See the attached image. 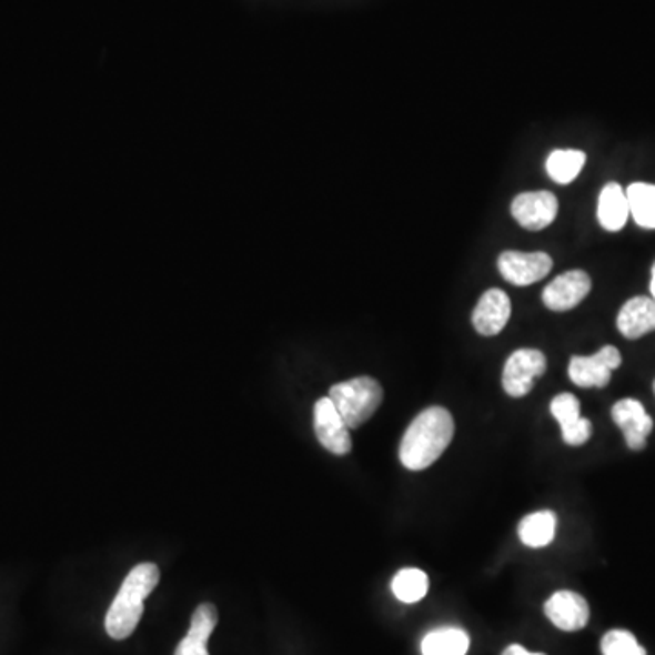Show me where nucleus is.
<instances>
[{
  "instance_id": "1",
  "label": "nucleus",
  "mask_w": 655,
  "mask_h": 655,
  "mask_svg": "<svg viewBox=\"0 0 655 655\" xmlns=\"http://www.w3.org/2000/svg\"><path fill=\"white\" fill-rule=\"evenodd\" d=\"M455 434L454 417L443 406H430L412 421L399 446L404 468L421 472L446 452Z\"/></svg>"
},
{
  "instance_id": "2",
  "label": "nucleus",
  "mask_w": 655,
  "mask_h": 655,
  "mask_svg": "<svg viewBox=\"0 0 655 655\" xmlns=\"http://www.w3.org/2000/svg\"><path fill=\"white\" fill-rule=\"evenodd\" d=\"M161 572L153 563H142L131 570L107 614V632L111 639L122 641L135 632L144 614V599L159 585Z\"/></svg>"
},
{
  "instance_id": "3",
  "label": "nucleus",
  "mask_w": 655,
  "mask_h": 655,
  "mask_svg": "<svg viewBox=\"0 0 655 655\" xmlns=\"http://www.w3.org/2000/svg\"><path fill=\"white\" fill-rule=\"evenodd\" d=\"M333 406L350 430L359 429L377 412L383 403V386L373 377H355L330 389Z\"/></svg>"
},
{
  "instance_id": "4",
  "label": "nucleus",
  "mask_w": 655,
  "mask_h": 655,
  "mask_svg": "<svg viewBox=\"0 0 655 655\" xmlns=\"http://www.w3.org/2000/svg\"><path fill=\"white\" fill-rule=\"evenodd\" d=\"M545 353L534 349L515 350L504 364L503 389L510 397H524L534 389L535 379L545 375Z\"/></svg>"
},
{
  "instance_id": "5",
  "label": "nucleus",
  "mask_w": 655,
  "mask_h": 655,
  "mask_svg": "<svg viewBox=\"0 0 655 655\" xmlns=\"http://www.w3.org/2000/svg\"><path fill=\"white\" fill-rule=\"evenodd\" d=\"M621 361L619 350L605 346L588 357L574 355L570 359L568 375L572 383L581 389H605L611 383L612 372L619 369Z\"/></svg>"
},
{
  "instance_id": "6",
  "label": "nucleus",
  "mask_w": 655,
  "mask_h": 655,
  "mask_svg": "<svg viewBox=\"0 0 655 655\" xmlns=\"http://www.w3.org/2000/svg\"><path fill=\"white\" fill-rule=\"evenodd\" d=\"M313 429L319 443L333 455H346L352 450L350 429L333 406L332 399H319L313 409Z\"/></svg>"
},
{
  "instance_id": "7",
  "label": "nucleus",
  "mask_w": 655,
  "mask_h": 655,
  "mask_svg": "<svg viewBox=\"0 0 655 655\" xmlns=\"http://www.w3.org/2000/svg\"><path fill=\"white\" fill-rule=\"evenodd\" d=\"M497 266L504 281L515 286H530L548 275L554 261L545 252H503Z\"/></svg>"
},
{
  "instance_id": "8",
  "label": "nucleus",
  "mask_w": 655,
  "mask_h": 655,
  "mask_svg": "<svg viewBox=\"0 0 655 655\" xmlns=\"http://www.w3.org/2000/svg\"><path fill=\"white\" fill-rule=\"evenodd\" d=\"M560 202L552 192H524L512 202V215L530 232H541L557 218Z\"/></svg>"
},
{
  "instance_id": "9",
  "label": "nucleus",
  "mask_w": 655,
  "mask_h": 655,
  "mask_svg": "<svg viewBox=\"0 0 655 655\" xmlns=\"http://www.w3.org/2000/svg\"><path fill=\"white\" fill-rule=\"evenodd\" d=\"M592 290L588 273L583 270L561 273L543 292V303L552 312H568L585 301Z\"/></svg>"
},
{
  "instance_id": "10",
  "label": "nucleus",
  "mask_w": 655,
  "mask_h": 655,
  "mask_svg": "<svg viewBox=\"0 0 655 655\" xmlns=\"http://www.w3.org/2000/svg\"><path fill=\"white\" fill-rule=\"evenodd\" d=\"M545 614L560 631L577 632L588 625L590 606L583 595L561 590L546 601Z\"/></svg>"
},
{
  "instance_id": "11",
  "label": "nucleus",
  "mask_w": 655,
  "mask_h": 655,
  "mask_svg": "<svg viewBox=\"0 0 655 655\" xmlns=\"http://www.w3.org/2000/svg\"><path fill=\"white\" fill-rule=\"evenodd\" d=\"M550 412L557 419L563 441L568 446H583L592 437V423L588 419L581 417L580 399L572 393H560L550 403Z\"/></svg>"
},
{
  "instance_id": "12",
  "label": "nucleus",
  "mask_w": 655,
  "mask_h": 655,
  "mask_svg": "<svg viewBox=\"0 0 655 655\" xmlns=\"http://www.w3.org/2000/svg\"><path fill=\"white\" fill-rule=\"evenodd\" d=\"M512 315V303L510 298L500 288H492L484 292L480 303L472 313V323L475 330L484 337H494L503 332Z\"/></svg>"
},
{
  "instance_id": "13",
  "label": "nucleus",
  "mask_w": 655,
  "mask_h": 655,
  "mask_svg": "<svg viewBox=\"0 0 655 655\" xmlns=\"http://www.w3.org/2000/svg\"><path fill=\"white\" fill-rule=\"evenodd\" d=\"M612 417L615 424L623 430L625 441L632 450H643L646 446V437L654 429V421L646 414L645 406L635 399H623L614 404Z\"/></svg>"
},
{
  "instance_id": "14",
  "label": "nucleus",
  "mask_w": 655,
  "mask_h": 655,
  "mask_svg": "<svg viewBox=\"0 0 655 655\" xmlns=\"http://www.w3.org/2000/svg\"><path fill=\"white\" fill-rule=\"evenodd\" d=\"M218 621V608L212 603H202L196 606L192 615L190 632L177 646L175 655H210L208 654V639L215 631Z\"/></svg>"
},
{
  "instance_id": "15",
  "label": "nucleus",
  "mask_w": 655,
  "mask_h": 655,
  "mask_svg": "<svg viewBox=\"0 0 655 655\" xmlns=\"http://www.w3.org/2000/svg\"><path fill=\"white\" fill-rule=\"evenodd\" d=\"M617 328L626 339H639L655 330V301L634 298L626 301L617 315Z\"/></svg>"
},
{
  "instance_id": "16",
  "label": "nucleus",
  "mask_w": 655,
  "mask_h": 655,
  "mask_svg": "<svg viewBox=\"0 0 655 655\" xmlns=\"http://www.w3.org/2000/svg\"><path fill=\"white\" fill-rule=\"evenodd\" d=\"M631 218V206L626 192L617 182H608L601 190L599 202H597V219L606 232H619Z\"/></svg>"
},
{
  "instance_id": "17",
  "label": "nucleus",
  "mask_w": 655,
  "mask_h": 655,
  "mask_svg": "<svg viewBox=\"0 0 655 655\" xmlns=\"http://www.w3.org/2000/svg\"><path fill=\"white\" fill-rule=\"evenodd\" d=\"M555 530H557V520H555L554 512L543 510V512L526 515L521 521L517 532H520L523 545L530 546V548H543L554 541Z\"/></svg>"
},
{
  "instance_id": "18",
  "label": "nucleus",
  "mask_w": 655,
  "mask_h": 655,
  "mask_svg": "<svg viewBox=\"0 0 655 655\" xmlns=\"http://www.w3.org/2000/svg\"><path fill=\"white\" fill-rule=\"evenodd\" d=\"M470 648V637L461 628H439L424 635L421 643L423 655H466Z\"/></svg>"
},
{
  "instance_id": "19",
  "label": "nucleus",
  "mask_w": 655,
  "mask_h": 655,
  "mask_svg": "<svg viewBox=\"0 0 655 655\" xmlns=\"http://www.w3.org/2000/svg\"><path fill=\"white\" fill-rule=\"evenodd\" d=\"M626 199L635 224L645 230H655V184L634 182L626 190Z\"/></svg>"
},
{
  "instance_id": "20",
  "label": "nucleus",
  "mask_w": 655,
  "mask_h": 655,
  "mask_svg": "<svg viewBox=\"0 0 655 655\" xmlns=\"http://www.w3.org/2000/svg\"><path fill=\"white\" fill-rule=\"evenodd\" d=\"M586 155L581 150H555L546 159V172L557 184H570L585 168Z\"/></svg>"
},
{
  "instance_id": "21",
  "label": "nucleus",
  "mask_w": 655,
  "mask_h": 655,
  "mask_svg": "<svg viewBox=\"0 0 655 655\" xmlns=\"http://www.w3.org/2000/svg\"><path fill=\"white\" fill-rule=\"evenodd\" d=\"M429 575L423 570L403 568L392 581V592L401 603L414 605L429 594Z\"/></svg>"
},
{
  "instance_id": "22",
  "label": "nucleus",
  "mask_w": 655,
  "mask_h": 655,
  "mask_svg": "<svg viewBox=\"0 0 655 655\" xmlns=\"http://www.w3.org/2000/svg\"><path fill=\"white\" fill-rule=\"evenodd\" d=\"M601 652L603 655H646L645 648L628 631H611L605 634L601 641Z\"/></svg>"
},
{
  "instance_id": "23",
  "label": "nucleus",
  "mask_w": 655,
  "mask_h": 655,
  "mask_svg": "<svg viewBox=\"0 0 655 655\" xmlns=\"http://www.w3.org/2000/svg\"><path fill=\"white\" fill-rule=\"evenodd\" d=\"M503 655H546V654H534V652H528L524 646L521 645H510L506 651L503 652Z\"/></svg>"
},
{
  "instance_id": "24",
  "label": "nucleus",
  "mask_w": 655,
  "mask_h": 655,
  "mask_svg": "<svg viewBox=\"0 0 655 655\" xmlns=\"http://www.w3.org/2000/svg\"><path fill=\"white\" fill-rule=\"evenodd\" d=\"M651 292H652V299H654V301H655V262H654V266H652Z\"/></svg>"
},
{
  "instance_id": "25",
  "label": "nucleus",
  "mask_w": 655,
  "mask_h": 655,
  "mask_svg": "<svg viewBox=\"0 0 655 655\" xmlns=\"http://www.w3.org/2000/svg\"><path fill=\"white\" fill-rule=\"evenodd\" d=\"M654 392H655V381H654Z\"/></svg>"
}]
</instances>
